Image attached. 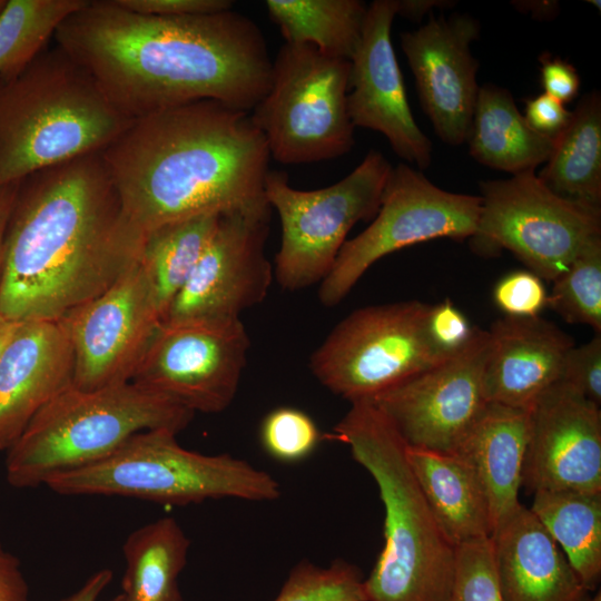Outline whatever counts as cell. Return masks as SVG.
Segmentation results:
<instances>
[{
  "mask_svg": "<svg viewBox=\"0 0 601 601\" xmlns=\"http://www.w3.org/2000/svg\"><path fill=\"white\" fill-rule=\"evenodd\" d=\"M6 3H7V0H0V13L2 12Z\"/></svg>",
  "mask_w": 601,
  "mask_h": 601,
  "instance_id": "obj_50",
  "label": "cell"
},
{
  "mask_svg": "<svg viewBox=\"0 0 601 601\" xmlns=\"http://www.w3.org/2000/svg\"><path fill=\"white\" fill-rule=\"evenodd\" d=\"M479 35L480 23L466 13H431L425 24L401 35L421 106L437 137L451 146L466 142L470 132L480 89L471 43Z\"/></svg>",
  "mask_w": 601,
  "mask_h": 601,
  "instance_id": "obj_17",
  "label": "cell"
},
{
  "mask_svg": "<svg viewBox=\"0 0 601 601\" xmlns=\"http://www.w3.org/2000/svg\"><path fill=\"white\" fill-rule=\"evenodd\" d=\"M86 0H7L0 13V76L30 63L53 40L61 22Z\"/></svg>",
  "mask_w": 601,
  "mask_h": 601,
  "instance_id": "obj_31",
  "label": "cell"
},
{
  "mask_svg": "<svg viewBox=\"0 0 601 601\" xmlns=\"http://www.w3.org/2000/svg\"><path fill=\"white\" fill-rule=\"evenodd\" d=\"M522 485L601 493V411L562 381L529 411Z\"/></svg>",
  "mask_w": 601,
  "mask_h": 601,
  "instance_id": "obj_19",
  "label": "cell"
},
{
  "mask_svg": "<svg viewBox=\"0 0 601 601\" xmlns=\"http://www.w3.org/2000/svg\"><path fill=\"white\" fill-rule=\"evenodd\" d=\"M250 342L240 318L161 322L131 383L193 413L234 401Z\"/></svg>",
  "mask_w": 601,
  "mask_h": 601,
  "instance_id": "obj_13",
  "label": "cell"
},
{
  "mask_svg": "<svg viewBox=\"0 0 601 601\" xmlns=\"http://www.w3.org/2000/svg\"><path fill=\"white\" fill-rule=\"evenodd\" d=\"M587 601H601V591L598 589L594 595H590Z\"/></svg>",
  "mask_w": 601,
  "mask_h": 601,
  "instance_id": "obj_48",
  "label": "cell"
},
{
  "mask_svg": "<svg viewBox=\"0 0 601 601\" xmlns=\"http://www.w3.org/2000/svg\"><path fill=\"white\" fill-rule=\"evenodd\" d=\"M544 93L561 104L572 101L580 90V76L575 67L558 57L543 53L539 58Z\"/></svg>",
  "mask_w": 601,
  "mask_h": 601,
  "instance_id": "obj_40",
  "label": "cell"
},
{
  "mask_svg": "<svg viewBox=\"0 0 601 601\" xmlns=\"http://www.w3.org/2000/svg\"><path fill=\"white\" fill-rule=\"evenodd\" d=\"M101 157L144 234L263 198L270 159L249 112L209 99L134 119Z\"/></svg>",
  "mask_w": 601,
  "mask_h": 601,
  "instance_id": "obj_3",
  "label": "cell"
},
{
  "mask_svg": "<svg viewBox=\"0 0 601 601\" xmlns=\"http://www.w3.org/2000/svg\"><path fill=\"white\" fill-rule=\"evenodd\" d=\"M539 179L558 196L601 209V96L581 97L566 127L554 138Z\"/></svg>",
  "mask_w": 601,
  "mask_h": 601,
  "instance_id": "obj_26",
  "label": "cell"
},
{
  "mask_svg": "<svg viewBox=\"0 0 601 601\" xmlns=\"http://www.w3.org/2000/svg\"><path fill=\"white\" fill-rule=\"evenodd\" d=\"M455 2L447 0H395L396 16L421 22L426 13L436 8H451Z\"/></svg>",
  "mask_w": 601,
  "mask_h": 601,
  "instance_id": "obj_44",
  "label": "cell"
},
{
  "mask_svg": "<svg viewBox=\"0 0 601 601\" xmlns=\"http://www.w3.org/2000/svg\"><path fill=\"white\" fill-rule=\"evenodd\" d=\"M377 484L384 546L365 579L368 601H446L455 546L433 515L406 457V445L370 401L351 403L334 427Z\"/></svg>",
  "mask_w": 601,
  "mask_h": 601,
  "instance_id": "obj_4",
  "label": "cell"
},
{
  "mask_svg": "<svg viewBox=\"0 0 601 601\" xmlns=\"http://www.w3.org/2000/svg\"><path fill=\"white\" fill-rule=\"evenodd\" d=\"M176 435L168 430L139 432L105 459L52 474L45 485L62 495H119L175 505L280 496V485L269 473L230 454L187 450Z\"/></svg>",
  "mask_w": 601,
  "mask_h": 601,
  "instance_id": "obj_7",
  "label": "cell"
},
{
  "mask_svg": "<svg viewBox=\"0 0 601 601\" xmlns=\"http://www.w3.org/2000/svg\"><path fill=\"white\" fill-rule=\"evenodd\" d=\"M142 239L101 151L24 177L4 233L0 315L61 319L137 264Z\"/></svg>",
  "mask_w": 601,
  "mask_h": 601,
  "instance_id": "obj_2",
  "label": "cell"
},
{
  "mask_svg": "<svg viewBox=\"0 0 601 601\" xmlns=\"http://www.w3.org/2000/svg\"><path fill=\"white\" fill-rule=\"evenodd\" d=\"M420 489L450 542L492 536L483 490L471 467L455 453L406 446Z\"/></svg>",
  "mask_w": 601,
  "mask_h": 601,
  "instance_id": "obj_24",
  "label": "cell"
},
{
  "mask_svg": "<svg viewBox=\"0 0 601 601\" xmlns=\"http://www.w3.org/2000/svg\"><path fill=\"white\" fill-rule=\"evenodd\" d=\"M466 142L481 165L516 175L545 162L554 139L529 126L506 88L485 83L479 89Z\"/></svg>",
  "mask_w": 601,
  "mask_h": 601,
  "instance_id": "obj_25",
  "label": "cell"
},
{
  "mask_svg": "<svg viewBox=\"0 0 601 601\" xmlns=\"http://www.w3.org/2000/svg\"><path fill=\"white\" fill-rule=\"evenodd\" d=\"M446 601H505L492 536L455 546L454 573Z\"/></svg>",
  "mask_w": 601,
  "mask_h": 601,
  "instance_id": "obj_34",
  "label": "cell"
},
{
  "mask_svg": "<svg viewBox=\"0 0 601 601\" xmlns=\"http://www.w3.org/2000/svg\"><path fill=\"white\" fill-rule=\"evenodd\" d=\"M111 601H130L122 592L117 594Z\"/></svg>",
  "mask_w": 601,
  "mask_h": 601,
  "instance_id": "obj_49",
  "label": "cell"
},
{
  "mask_svg": "<svg viewBox=\"0 0 601 601\" xmlns=\"http://www.w3.org/2000/svg\"><path fill=\"white\" fill-rule=\"evenodd\" d=\"M431 305L404 300L358 308L314 351L317 381L349 403L370 401L446 359L430 342Z\"/></svg>",
  "mask_w": 601,
  "mask_h": 601,
  "instance_id": "obj_10",
  "label": "cell"
},
{
  "mask_svg": "<svg viewBox=\"0 0 601 601\" xmlns=\"http://www.w3.org/2000/svg\"><path fill=\"white\" fill-rule=\"evenodd\" d=\"M481 210L479 195L444 190L412 166L392 168L380 208L367 228L343 245L321 282L318 299L341 303L378 259L404 247L436 238H471Z\"/></svg>",
  "mask_w": 601,
  "mask_h": 601,
  "instance_id": "obj_12",
  "label": "cell"
},
{
  "mask_svg": "<svg viewBox=\"0 0 601 601\" xmlns=\"http://www.w3.org/2000/svg\"><path fill=\"white\" fill-rule=\"evenodd\" d=\"M489 332L487 402L530 411L560 381L564 357L574 345L572 337L540 316L505 315Z\"/></svg>",
  "mask_w": 601,
  "mask_h": 601,
  "instance_id": "obj_21",
  "label": "cell"
},
{
  "mask_svg": "<svg viewBox=\"0 0 601 601\" xmlns=\"http://www.w3.org/2000/svg\"><path fill=\"white\" fill-rule=\"evenodd\" d=\"M141 14L180 18L218 13L233 9L230 0H116Z\"/></svg>",
  "mask_w": 601,
  "mask_h": 601,
  "instance_id": "obj_39",
  "label": "cell"
},
{
  "mask_svg": "<svg viewBox=\"0 0 601 601\" xmlns=\"http://www.w3.org/2000/svg\"><path fill=\"white\" fill-rule=\"evenodd\" d=\"M481 210L470 238L481 254L510 250L532 273L553 282L593 239L601 237V209L552 193L525 171L479 183Z\"/></svg>",
  "mask_w": 601,
  "mask_h": 601,
  "instance_id": "obj_11",
  "label": "cell"
},
{
  "mask_svg": "<svg viewBox=\"0 0 601 601\" xmlns=\"http://www.w3.org/2000/svg\"><path fill=\"white\" fill-rule=\"evenodd\" d=\"M518 8H524V11H530L533 17L551 18L556 12L558 3L552 1H518Z\"/></svg>",
  "mask_w": 601,
  "mask_h": 601,
  "instance_id": "obj_46",
  "label": "cell"
},
{
  "mask_svg": "<svg viewBox=\"0 0 601 601\" xmlns=\"http://www.w3.org/2000/svg\"><path fill=\"white\" fill-rule=\"evenodd\" d=\"M349 60L309 45L286 43L272 62L270 86L250 117L269 156L284 165L335 159L355 145L348 110Z\"/></svg>",
  "mask_w": 601,
  "mask_h": 601,
  "instance_id": "obj_8",
  "label": "cell"
},
{
  "mask_svg": "<svg viewBox=\"0 0 601 601\" xmlns=\"http://www.w3.org/2000/svg\"><path fill=\"white\" fill-rule=\"evenodd\" d=\"M571 115L563 104L542 92L526 101L523 116L534 131L554 139L566 127Z\"/></svg>",
  "mask_w": 601,
  "mask_h": 601,
  "instance_id": "obj_41",
  "label": "cell"
},
{
  "mask_svg": "<svg viewBox=\"0 0 601 601\" xmlns=\"http://www.w3.org/2000/svg\"><path fill=\"white\" fill-rule=\"evenodd\" d=\"M0 601H29V587L19 559L0 540Z\"/></svg>",
  "mask_w": 601,
  "mask_h": 601,
  "instance_id": "obj_42",
  "label": "cell"
},
{
  "mask_svg": "<svg viewBox=\"0 0 601 601\" xmlns=\"http://www.w3.org/2000/svg\"><path fill=\"white\" fill-rule=\"evenodd\" d=\"M395 17V0L367 6L361 40L349 60L347 110L355 128L381 132L405 164L423 170L432 161V142L408 105L391 39Z\"/></svg>",
  "mask_w": 601,
  "mask_h": 601,
  "instance_id": "obj_18",
  "label": "cell"
},
{
  "mask_svg": "<svg viewBox=\"0 0 601 601\" xmlns=\"http://www.w3.org/2000/svg\"><path fill=\"white\" fill-rule=\"evenodd\" d=\"M562 550L583 585L601 578V493L536 491L530 508Z\"/></svg>",
  "mask_w": 601,
  "mask_h": 601,
  "instance_id": "obj_28",
  "label": "cell"
},
{
  "mask_svg": "<svg viewBox=\"0 0 601 601\" xmlns=\"http://www.w3.org/2000/svg\"><path fill=\"white\" fill-rule=\"evenodd\" d=\"M18 322L8 319L0 315V355L13 333Z\"/></svg>",
  "mask_w": 601,
  "mask_h": 601,
  "instance_id": "obj_47",
  "label": "cell"
},
{
  "mask_svg": "<svg viewBox=\"0 0 601 601\" xmlns=\"http://www.w3.org/2000/svg\"><path fill=\"white\" fill-rule=\"evenodd\" d=\"M259 434L266 453L285 463L306 459L318 445L321 436L314 420L290 406L270 411L262 422Z\"/></svg>",
  "mask_w": 601,
  "mask_h": 601,
  "instance_id": "obj_35",
  "label": "cell"
},
{
  "mask_svg": "<svg viewBox=\"0 0 601 601\" xmlns=\"http://www.w3.org/2000/svg\"><path fill=\"white\" fill-rule=\"evenodd\" d=\"M476 327L450 299L431 305L426 331L435 351L445 358L461 352L474 336Z\"/></svg>",
  "mask_w": 601,
  "mask_h": 601,
  "instance_id": "obj_38",
  "label": "cell"
},
{
  "mask_svg": "<svg viewBox=\"0 0 601 601\" xmlns=\"http://www.w3.org/2000/svg\"><path fill=\"white\" fill-rule=\"evenodd\" d=\"M72 380L73 351L63 324L18 322L0 355V451Z\"/></svg>",
  "mask_w": 601,
  "mask_h": 601,
  "instance_id": "obj_20",
  "label": "cell"
},
{
  "mask_svg": "<svg viewBox=\"0 0 601 601\" xmlns=\"http://www.w3.org/2000/svg\"><path fill=\"white\" fill-rule=\"evenodd\" d=\"M112 578L114 573L110 569H100L90 575L76 592L59 601H97Z\"/></svg>",
  "mask_w": 601,
  "mask_h": 601,
  "instance_id": "obj_43",
  "label": "cell"
},
{
  "mask_svg": "<svg viewBox=\"0 0 601 601\" xmlns=\"http://www.w3.org/2000/svg\"><path fill=\"white\" fill-rule=\"evenodd\" d=\"M560 381L598 406L601 404V334L566 353Z\"/></svg>",
  "mask_w": 601,
  "mask_h": 601,
  "instance_id": "obj_37",
  "label": "cell"
},
{
  "mask_svg": "<svg viewBox=\"0 0 601 601\" xmlns=\"http://www.w3.org/2000/svg\"><path fill=\"white\" fill-rule=\"evenodd\" d=\"M392 168L372 149L346 177L314 190L296 189L285 171L268 170L264 194L280 221L274 276L283 289L321 284L354 225L375 217Z\"/></svg>",
  "mask_w": 601,
  "mask_h": 601,
  "instance_id": "obj_9",
  "label": "cell"
},
{
  "mask_svg": "<svg viewBox=\"0 0 601 601\" xmlns=\"http://www.w3.org/2000/svg\"><path fill=\"white\" fill-rule=\"evenodd\" d=\"M548 306L565 322L601 334V237L590 242L553 280Z\"/></svg>",
  "mask_w": 601,
  "mask_h": 601,
  "instance_id": "obj_32",
  "label": "cell"
},
{
  "mask_svg": "<svg viewBox=\"0 0 601 601\" xmlns=\"http://www.w3.org/2000/svg\"><path fill=\"white\" fill-rule=\"evenodd\" d=\"M266 197L220 214L217 228L162 322L239 318L262 303L274 277L265 248Z\"/></svg>",
  "mask_w": 601,
  "mask_h": 601,
  "instance_id": "obj_14",
  "label": "cell"
},
{
  "mask_svg": "<svg viewBox=\"0 0 601 601\" xmlns=\"http://www.w3.org/2000/svg\"><path fill=\"white\" fill-rule=\"evenodd\" d=\"M265 7L286 43L346 60L356 51L367 12L359 0H266Z\"/></svg>",
  "mask_w": 601,
  "mask_h": 601,
  "instance_id": "obj_30",
  "label": "cell"
},
{
  "mask_svg": "<svg viewBox=\"0 0 601 601\" xmlns=\"http://www.w3.org/2000/svg\"><path fill=\"white\" fill-rule=\"evenodd\" d=\"M364 581L361 570L345 560L328 566L303 560L290 570L274 601H368Z\"/></svg>",
  "mask_w": 601,
  "mask_h": 601,
  "instance_id": "obj_33",
  "label": "cell"
},
{
  "mask_svg": "<svg viewBox=\"0 0 601 601\" xmlns=\"http://www.w3.org/2000/svg\"><path fill=\"white\" fill-rule=\"evenodd\" d=\"M220 214L193 216L144 234L138 264L151 286L162 321L208 246Z\"/></svg>",
  "mask_w": 601,
  "mask_h": 601,
  "instance_id": "obj_29",
  "label": "cell"
},
{
  "mask_svg": "<svg viewBox=\"0 0 601 601\" xmlns=\"http://www.w3.org/2000/svg\"><path fill=\"white\" fill-rule=\"evenodd\" d=\"M53 41L130 119L206 99L250 112L270 86L273 60L262 29L233 9L169 18L116 0H86Z\"/></svg>",
  "mask_w": 601,
  "mask_h": 601,
  "instance_id": "obj_1",
  "label": "cell"
},
{
  "mask_svg": "<svg viewBox=\"0 0 601 601\" xmlns=\"http://www.w3.org/2000/svg\"><path fill=\"white\" fill-rule=\"evenodd\" d=\"M194 415L131 382L90 391L70 385L33 416L7 450V481L17 489L45 485L52 474L105 459L139 432L178 434Z\"/></svg>",
  "mask_w": 601,
  "mask_h": 601,
  "instance_id": "obj_6",
  "label": "cell"
},
{
  "mask_svg": "<svg viewBox=\"0 0 601 601\" xmlns=\"http://www.w3.org/2000/svg\"><path fill=\"white\" fill-rule=\"evenodd\" d=\"M489 331L476 327L457 354L370 400L406 446L452 453L489 403Z\"/></svg>",
  "mask_w": 601,
  "mask_h": 601,
  "instance_id": "obj_15",
  "label": "cell"
},
{
  "mask_svg": "<svg viewBox=\"0 0 601 601\" xmlns=\"http://www.w3.org/2000/svg\"><path fill=\"white\" fill-rule=\"evenodd\" d=\"M492 541L505 601H587L590 597L530 508L521 504Z\"/></svg>",
  "mask_w": 601,
  "mask_h": 601,
  "instance_id": "obj_22",
  "label": "cell"
},
{
  "mask_svg": "<svg viewBox=\"0 0 601 601\" xmlns=\"http://www.w3.org/2000/svg\"><path fill=\"white\" fill-rule=\"evenodd\" d=\"M528 435L529 411L489 402L452 452L466 462L483 490L492 535L521 506Z\"/></svg>",
  "mask_w": 601,
  "mask_h": 601,
  "instance_id": "obj_23",
  "label": "cell"
},
{
  "mask_svg": "<svg viewBox=\"0 0 601 601\" xmlns=\"http://www.w3.org/2000/svg\"><path fill=\"white\" fill-rule=\"evenodd\" d=\"M189 546L190 540L171 516L132 531L122 545V593L130 601H184L178 577L186 565Z\"/></svg>",
  "mask_w": 601,
  "mask_h": 601,
  "instance_id": "obj_27",
  "label": "cell"
},
{
  "mask_svg": "<svg viewBox=\"0 0 601 601\" xmlns=\"http://www.w3.org/2000/svg\"><path fill=\"white\" fill-rule=\"evenodd\" d=\"M493 300L506 316L535 317L548 306V292L536 274L514 270L495 284Z\"/></svg>",
  "mask_w": 601,
  "mask_h": 601,
  "instance_id": "obj_36",
  "label": "cell"
},
{
  "mask_svg": "<svg viewBox=\"0 0 601 601\" xmlns=\"http://www.w3.org/2000/svg\"><path fill=\"white\" fill-rule=\"evenodd\" d=\"M59 321L73 351L72 385L90 391L130 382L162 317L137 263Z\"/></svg>",
  "mask_w": 601,
  "mask_h": 601,
  "instance_id": "obj_16",
  "label": "cell"
},
{
  "mask_svg": "<svg viewBox=\"0 0 601 601\" xmlns=\"http://www.w3.org/2000/svg\"><path fill=\"white\" fill-rule=\"evenodd\" d=\"M19 181L0 188V278L2 266L3 239L8 219L14 203Z\"/></svg>",
  "mask_w": 601,
  "mask_h": 601,
  "instance_id": "obj_45",
  "label": "cell"
},
{
  "mask_svg": "<svg viewBox=\"0 0 601 601\" xmlns=\"http://www.w3.org/2000/svg\"><path fill=\"white\" fill-rule=\"evenodd\" d=\"M132 120L53 41L19 72L0 76V188L102 151Z\"/></svg>",
  "mask_w": 601,
  "mask_h": 601,
  "instance_id": "obj_5",
  "label": "cell"
}]
</instances>
